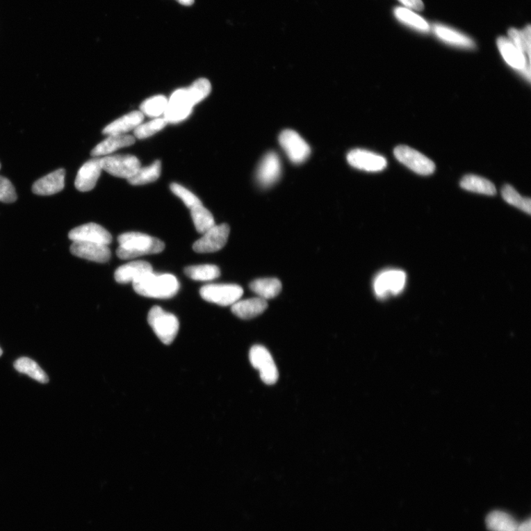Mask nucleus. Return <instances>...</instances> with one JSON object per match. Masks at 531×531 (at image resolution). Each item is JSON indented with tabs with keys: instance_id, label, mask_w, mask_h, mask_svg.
<instances>
[{
	"instance_id": "nucleus-1",
	"label": "nucleus",
	"mask_w": 531,
	"mask_h": 531,
	"mask_svg": "<svg viewBox=\"0 0 531 531\" xmlns=\"http://www.w3.org/2000/svg\"><path fill=\"white\" fill-rule=\"evenodd\" d=\"M117 256L120 259H136L145 255L156 254L163 252L165 244L161 240L149 235L130 232L118 237Z\"/></svg>"
},
{
	"instance_id": "nucleus-2",
	"label": "nucleus",
	"mask_w": 531,
	"mask_h": 531,
	"mask_svg": "<svg viewBox=\"0 0 531 531\" xmlns=\"http://www.w3.org/2000/svg\"><path fill=\"white\" fill-rule=\"evenodd\" d=\"M135 291L140 295L158 299H169L177 295L179 283L171 274L156 275L153 272L132 283Z\"/></svg>"
},
{
	"instance_id": "nucleus-3",
	"label": "nucleus",
	"mask_w": 531,
	"mask_h": 531,
	"mask_svg": "<svg viewBox=\"0 0 531 531\" xmlns=\"http://www.w3.org/2000/svg\"><path fill=\"white\" fill-rule=\"evenodd\" d=\"M148 322L162 343L170 345L174 342L178 334L179 322L173 313L165 311L160 307H154L149 311Z\"/></svg>"
},
{
	"instance_id": "nucleus-4",
	"label": "nucleus",
	"mask_w": 531,
	"mask_h": 531,
	"mask_svg": "<svg viewBox=\"0 0 531 531\" xmlns=\"http://www.w3.org/2000/svg\"><path fill=\"white\" fill-rule=\"evenodd\" d=\"M243 293V288L236 284H209L200 289L204 300L222 307L233 306Z\"/></svg>"
},
{
	"instance_id": "nucleus-5",
	"label": "nucleus",
	"mask_w": 531,
	"mask_h": 531,
	"mask_svg": "<svg viewBox=\"0 0 531 531\" xmlns=\"http://www.w3.org/2000/svg\"><path fill=\"white\" fill-rule=\"evenodd\" d=\"M250 360L253 368L259 370L261 380L273 384L279 379V370L268 350L262 345L253 346L250 352Z\"/></svg>"
},
{
	"instance_id": "nucleus-6",
	"label": "nucleus",
	"mask_w": 531,
	"mask_h": 531,
	"mask_svg": "<svg viewBox=\"0 0 531 531\" xmlns=\"http://www.w3.org/2000/svg\"><path fill=\"white\" fill-rule=\"evenodd\" d=\"M103 170L120 178L129 179L139 170L140 163L136 156L115 155L101 158Z\"/></svg>"
},
{
	"instance_id": "nucleus-7",
	"label": "nucleus",
	"mask_w": 531,
	"mask_h": 531,
	"mask_svg": "<svg viewBox=\"0 0 531 531\" xmlns=\"http://www.w3.org/2000/svg\"><path fill=\"white\" fill-rule=\"evenodd\" d=\"M406 273L400 270H386L376 277L373 288L377 296L385 298L389 295H396L401 293L405 286Z\"/></svg>"
},
{
	"instance_id": "nucleus-8",
	"label": "nucleus",
	"mask_w": 531,
	"mask_h": 531,
	"mask_svg": "<svg viewBox=\"0 0 531 531\" xmlns=\"http://www.w3.org/2000/svg\"><path fill=\"white\" fill-rule=\"evenodd\" d=\"M279 142L288 158L293 163H304L310 155L311 149L309 144L293 130L286 129L282 131L279 136Z\"/></svg>"
},
{
	"instance_id": "nucleus-9",
	"label": "nucleus",
	"mask_w": 531,
	"mask_h": 531,
	"mask_svg": "<svg viewBox=\"0 0 531 531\" xmlns=\"http://www.w3.org/2000/svg\"><path fill=\"white\" fill-rule=\"evenodd\" d=\"M394 155L398 161L418 174L430 175L436 169V165L427 156L408 147H397Z\"/></svg>"
},
{
	"instance_id": "nucleus-10",
	"label": "nucleus",
	"mask_w": 531,
	"mask_h": 531,
	"mask_svg": "<svg viewBox=\"0 0 531 531\" xmlns=\"http://www.w3.org/2000/svg\"><path fill=\"white\" fill-rule=\"evenodd\" d=\"M186 89L176 90L168 100L164 119L168 124H177L186 120L192 113L193 107Z\"/></svg>"
},
{
	"instance_id": "nucleus-11",
	"label": "nucleus",
	"mask_w": 531,
	"mask_h": 531,
	"mask_svg": "<svg viewBox=\"0 0 531 531\" xmlns=\"http://www.w3.org/2000/svg\"><path fill=\"white\" fill-rule=\"evenodd\" d=\"M229 235H230V227L227 224L215 225L196 241L193 249L198 253L219 251L226 245Z\"/></svg>"
},
{
	"instance_id": "nucleus-12",
	"label": "nucleus",
	"mask_w": 531,
	"mask_h": 531,
	"mask_svg": "<svg viewBox=\"0 0 531 531\" xmlns=\"http://www.w3.org/2000/svg\"><path fill=\"white\" fill-rule=\"evenodd\" d=\"M498 49L505 61L514 69L520 71L521 74L530 81V59H529L521 50L509 40L505 38H500L498 40Z\"/></svg>"
},
{
	"instance_id": "nucleus-13",
	"label": "nucleus",
	"mask_w": 531,
	"mask_h": 531,
	"mask_svg": "<svg viewBox=\"0 0 531 531\" xmlns=\"http://www.w3.org/2000/svg\"><path fill=\"white\" fill-rule=\"evenodd\" d=\"M68 236L72 241H83L106 246L111 244L113 240L111 234L105 228L95 223H88L72 229Z\"/></svg>"
},
{
	"instance_id": "nucleus-14",
	"label": "nucleus",
	"mask_w": 531,
	"mask_h": 531,
	"mask_svg": "<svg viewBox=\"0 0 531 531\" xmlns=\"http://www.w3.org/2000/svg\"><path fill=\"white\" fill-rule=\"evenodd\" d=\"M352 167L369 172H377L387 167V161L382 156L363 149H354L347 156Z\"/></svg>"
},
{
	"instance_id": "nucleus-15",
	"label": "nucleus",
	"mask_w": 531,
	"mask_h": 531,
	"mask_svg": "<svg viewBox=\"0 0 531 531\" xmlns=\"http://www.w3.org/2000/svg\"><path fill=\"white\" fill-rule=\"evenodd\" d=\"M281 174V163L279 156L275 152L266 154L256 172L259 183L263 187H270L277 182Z\"/></svg>"
},
{
	"instance_id": "nucleus-16",
	"label": "nucleus",
	"mask_w": 531,
	"mask_h": 531,
	"mask_svg": "<svg viewBox=\"0 0 531 531\" xmlns=\"http://www.w3.org/2000/svg\"><path fill=\"white\" fill-rule=\"evenodd\" d=\"M70 252L76 257L97 263H106L111 258V251L108 246L83 241H74Z\"/></svg>"
},
{
	"instance_id": "nucleus-17",
	"label": "nucleus",
	"mask_w": 531,
	"mask_h": 531,
	"mask_svg": "<svg viewBox=\"0 0 531 531\" xmlns=\"http://www.w3.org/2000/svg\"><path fill=\"white\" fill-rule=\"evenodd\" d=\"M102 170L101 158H96L84 163L79 169L75 181L76 189L81 192L92 190L97 183Z\"/></svg>"
},
{
	"instance_id": "nucleus-18",
	"label": "nucleus",
	"mask_w": 531,
	"mask_h": 531,
	"mask_svg": "<svg viewBox=\"0 0 531 531\" xmlns=\"http://www.w3.org/2000/svg\"><path fill=\"white\" fill-rule=\"evenodd\" d=\"M65 186V170L60 168L36 181L32 186V190L36 195L51 196L61 192Z\"/></svg>"
},
{
	"instance_id": "nucleus-19",
	"label": "nucleus",
	"mask_w": 531,
	"mask_h": 531,
	"mask_svg": "<svg viewBox=\"0 0 531 531\" xmlns=\"http://www.w3.org/2000/svg\"><path fill=\"white\" fill-rule=\"evenodd\" d=\"M152 272L149 263L143 261H132L122 266L115 271V279L120 284L134 283Z\"/></svg>"
},
{
	"instance_id": "nucleus-20",
	"label": "nucleus",
	"mask_w": 531,
	"mask_h": 531,
	"mask_svg": "<svg viewBox=\"0 0 531 531\" xmlns=\"http://www.w3.org/2000/svg\"><path fill=\"white\" fill-rule=\"evenodd\" d=\"M267 300L261 297H254L238 300L232 306V311L236 316L240 319L248 320L256 318L267 310Z\"/></svg>"
},
{
	"instance_id": "nucleus-21",
	"label": "nucleus",
	"mask_w": 531,
	"mask_h": 531,
	"mask_svg": "<svg viewBox=\"0 0 531 531\" xmlns=\"http://www.w3.org/2000/svg\"><path fill=\"white\" fill-rule=\"evenodd\" d=\"M143 120L144 115L141 112H131L106 126L103 130V134L108 136L125 135V133L136 129L142 124Z\"/></svg>"
},
{
	"instance_id": "nucleus-22",
	"label": "nucleus",
	"mask_w": 531,
	"mask_h": 531,
	"mask_svg": "<svg viewBox=\"0 0 531 531\" xmlns=\"http://www.w3.org/2000/svg\"><path fill=\"white\" fill-rule=\"evenodd\" d=\"M135 142L136 138L131 136H110L92 149L91 155L94 156V158H99V156H106L120 149L131 147L133 144H135Z\"/></svg>"
},
{
	"instance_id": "nucleus-23",
	"label": "nucleus",
	"mask_w": 531,
	"mask_h": 531,
	"mask_svg": "<svg viewBox=\"0 0 531 531\" xmlns=\"http://www.w3.org/2000/svg\"><path fill=\"white\" fill-rule=\"evenodd\" d=\"M433 31L441 40L449 44L466 48V49H473L475 47L473 40L468 38L467 35L450 27L434 25Z\"/></svg>"
},
{
	"instance_id": "nucleus-24",
	"label": "nucleus",
	"mask_w": 531,
	"mask_h": 531,
	"mask_svg": "<svg viewBox=\"0 0 531 531\" xmlns=\"http://www.w3.org/2000/svg\"><path fill=\"white\" fill-rule=\"evenodd\" d=\"M486 523L490 531H517L518 525L512 516L501 511L491 512Z\"/></svg>"
},
{
	"instance_id": "nucleus-25",
	"label": "nucleus",
	"mask_w": 531,
	"mask_h": 531,
	"mask_svg": "<svg viewBox=\"0 0 531 531\" xmlns=\"http://www.w3.org/2000/svg\"><path fill=\"white\" fill-rule=\"evenodd\" d=\"M250 288L259 297L267 300L280 294L282 291L281 282L277 279H263L252 281Z\"/></svg>"
},
{
	"instance_id": "nucleus-26",
	"label": "nucleus",
	"mask_w": 531,
	"mask_h": 531,
	"mask_svg": "<svg viewBox=\"0 0 531 531\" xmlns=\"http://www.w3.org/2000/svg\"><path fill=\"white\" fill-rule=\"evenodd\" d=\"M461 186L466 190L488 196H493L497 193L496 186L489 180L475 175L464 177Z\"/></svg>"
},
{
	"instance_id": "nucleus-27",
	"label": "nucleus",
	"mask_w": 531,
	"mask_h": 531,
	"mask_svg": "<svg viewBox=\"0 0 531 531\" xmlns=\"http://www.w3.org/2000/svg\"><path fill=\"white\" fill-rule=\"evenodd\" d=\"M161 161H156L148 167H140L136 174L128 179V182L133 186H142L155 182L161 177Z\"/></svg>"
},
{
	"instance_id": "nucleus-28",
	"label": "nucleus",
	"mask_w": 531,
	"mask_h": 531,
	"mask_svg": "<svg viewBox=\"0 0 531 531\" xmlns=\"http://www.w3.org/2000/svg\"><path fill=\"white\" fill-rule=\"evenodd\" d=\"M394 15L398 20L405 25L421 32L430 31L428 22L415 12L403 7H398L394 10Z\"/></svg>"
},
{
	"instance_id": "nucleus-29",
	"label": "nucleus",
	"mask_w": 531,
	"mask_h": 531,
	"mask_svg": "<svg viewBox=\"0 0 531 531\" xmlns=\"http://www.w3.org/2000/svg\"><path fill=\"white\" fill-rule=\"evenodd\" d=\"M15 368L19 373L26 374L33 379L42 384L49 382L46 373L33 359L28 357L18 359L15 363Z\"/></svg>"
},
{
	"instance_id": "nucleus-30",
	"label": "nucleus",
	"mask_w": 531,
	"mask_h": 531,
	"mask_svg": "<svg viewBox=\"0 0 531 531\" xmlns=\"http://www.w3.org/2000/svg\"><path fill=\"white\" fill-rule=\"evenodd\" d=\"M185 273L192 280L200 281H212L221 275L220 268L212 264L190 266L185 269Z\"/></svg>"
},
{
	"instance_id": "nucleus-31",
	"label": "nucleus",
	"mask_w": 531,
	"mask_h": 531,
	"mask_svg": "<svg viewBox=\"0 0 531 531\" xmlns=\"http://www.w3.org/2000/svg\"><path fill=\"white\" fill-rule=\"evenodd\" d=\"M190 212L192 220L199 234L206 233L215 225L212 213L202 204L190 209Z\"/></svg>"
},
{
	"instance_id": "nucleus-32",
	"label": "nucleus",
	"mask_w": 531,
	"mask_h": 531,
	"mask_svg": "<svg viewBox=\"0 0 531 531\" xmlns=\"http://www.w3.org/2000/svg\"><path fill=\"white\" fill-rule=\"evenodd\" d=\"M531 29L528 25L524 30L511 28L509 31V40L530 59Z\"/></svg>"
},
{
	"instance_id": "nucleus-33",
	"label": "nucleus",
	"mask_w": 531,
	"mask_h": 531,
	"mask_svg": "<svg viewBox=\"0 0 531 531\" xmlns=\"http://www.w3.org/2000/svg\"><path fill=\"white\" fill-rule=\"evenodd\" d=\"M168 105V99L163 95H156L140 106V112L151 117H158L163 115Z\"/></svg>"
},
{
	"instance_id": "nucleus-34",
	"label": "nucleus",
	"mask_w": 531,
	"mask_h": 531,
	"mask_svg": "<svg viewBox=\"0 0 531 531\" xmlns=\"http://www.w3.org/2000/svg\"><path fill=\"white\" fill-rule=\"evenodd\" d=\"M502 195L506 202L528 214H530V199L523 197L512 186L505 185L503 188Z\"/></svg>"
},
{
	"instance_id": "nucleus-35",
	"label": "nucleus",
	"mask_w": 531,
	"mask_h": 531,
	"mask_svg": "<svg viewBox=\"0 0 531 531\" xmlns=\"http://www.w3.org/2000/svg\"><path fill=\"white\" fill-rule=\"evenodd\" d=\"M189 98L195 106L206 99L211 92V82L206 79H199L186 88Z\"/></svg>"
},
{
	"instance_id": "nucleus-36",
	"label": "nucleus",
	"mask_w": 531,
	"mask_h": 531,
	"mask_svg": "<svg viewBox=\"0 0 531 531\" xmlns=\"http://www.w3.org/2000/svg\"><path fill=\"white\" fill-rule=\"evenodd\" d=\"M168 124L164 117H156L151 122L139 125L134 131L138 139H146L159 132Z\"/></svg>"
},
{
	"instance_id": "nucleus-37",
	"label": "nucleus",
	"mask_w": 531,
	"mask_h": 531,
	"mask_svg": "<svg viewBox=\"0 0 531 531\" xmlns=\"http://www.w3.org/2000/svg\"><path fill=\"white\" fill-rule=\"evenodd\" d=\"M171 190L186 205L189 209L199 206L202 203L201 200L192 192L177 183H172L170 186Z\"/></svg>"
},
{
	"instance_id": "nucleus-38",
	"label": "nucleus",
	"mask_w": 531,
	"mask_h": 531,
	"mask_svg": "<svg viewBox=\"0 0 531 531\" xmlns=\"http://www.w3.org/2000/svg\"><path fill=\"white\" fill-rule=\"evenodd\" d=\"M17 199V195L13 184L6 177L0 176V202L13 203Z\"/></svg>"
},
{
	"instance_id": "nucleus-39",
	"label": "nucleus",
	"mask_w": 531,
	"mask_h": 531,
	"mask_svg": "<svg viewBox=\"0 0 531 531\" xmlns=\"http://www.w3.org/2000/svg\"><path fill=\"white\" fill-rule=\"evenodd\" d=\"M398 1L400 2L406 8L411 10L421 11L425 8L422 0H398Z\"/></svg>"
},
{
	"instance_id": "nucleus-40",
	"label": "nucleus",
	"mask_w": 531,
	"mask_h": 531,
	"mask_svg": "<svg viewBox=\"0 0 531 531\" xmlns=\"http://www.w3.org/2000/svg\"><path fill=\"white\" fill-rule=\"evenodd\" d=\"M530 518L521 524H518L517 531H530Z\"/></svg>"
},
{
	"instance_id": "nucleus-41",
	"label": "nucleus",
	"mask_w": 531,
	"mask_h": 531,
	"mask_svg": "<svg viewBox=\"0 0 531 531\" xmlns=\"http://www.w3.org/2000/svg\"><path fill=\"white\" fill-rule=\"evenodd\" d=\"M177 1L185 6H190L195 3V0H177Z\"/></svg>"
},
{
	"instance_id": "nucleus-42",
	"label": "nucleus",
	"mask_w": 531,
	"mask_h": 531,
	"mask_svg": "<svg viewBox=\"0 0 531 531\" xmlns=\"http://www.w3.org/2000/svg\"><path fill=\"white\" fill-rule=\"evenodd\" d=\"M3 355V350L0 348V357Z\"/></svg>"
},
{
	"instance_id": "nucleus-43",
	"label": "nucleus",
	"mask_w": 531,
	"mask_h": 531,
	"mask_svg": "<svg viewBox=\"0 0 531 531\" xmlns=\"http://www.w3.org/2000/svg\"><path fill=\"white\" fill-rule=\"evenodd\" d=\"M0 169H1V163H0Z\"/></svg>"
}]
</instances>
